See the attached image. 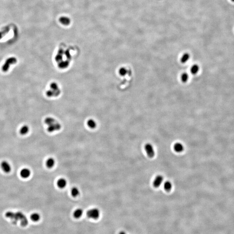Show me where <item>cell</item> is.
I'll list each match as a JSON object with an SVG mask.
<instances>
[{
  "mask_svg": "<svg viewBox=\"0 0 234 234\" xmlns=\"http://www.w3.org/2000/svg\"><path fill=\"white\" fill-rule=\"evenodd\" d=\"M45 124L48 125L47 131L49 133H52L59 131L61 128V125L58 121L52 118H47L45 120Z\"/></svg>",
  "mask_w": 234,
  "mask_h": 234,
  "instance_id": "6da1fadb",
  "label": "cell"
},
{
  "mask_svg": "<svg viewBox=\"0 0 234 234\" xmlns=\"http://www.w3.org/2000/svg\"><path fill=\"white\" fill-rule=\"evenodd\" d=\"M6 216L7 217L11 218V219H15L16 221L20 220L23 226H26L28 223L27 218L21 213H18L17 215H13L11 212L7 213Z\"/></svg>",
  "mask_w": 234,
  "mask_h": 234,
  "instance_id": "7a4b0ae2",
  "label": "cell"
},
{
  "mask_svg": "<svg viewBox=\"0 0 234 234\" xmlns=\"http://www.w3.org/2000/svg\"><path fill=\"white\" fill-rule=\"evenodd\" d=\"M87 216L90 219L97 220L100 217V210L97 208L90 209L87 212Z\"/></svg>",
  "mask_w": 234,
  "mask_h": 234,
  "instance_id": "3957f363",
  "label": "cell"
},
{
  "mask_svg": "<svg viewBox=\"0 0 234 234\" xmlns=\"http://www.w3.org/2000/svg\"><path fill=\"white\" fill-rule=\"evenodd\" d=\"M16 62L17 60L15 57H12L6 60L5 64L3 65V66L2 67V70L4 72H7L10 68V66L12 64H15L16 63Z\"/></svg>",
  "mask_w": 234,
  "mask_h": 234,
  "instance_id": "277c9868",
  "label": "cell"
},
{
  "mask_svg": "<svg viewBox=\"0 0 234 234\" xmlns=\"http://www.w3.org/2000/svg\"><path fill=\"white\" fill-rule=\"evenodd\" d=\"M145 148L148 157L150 158L153 157L155 155V152L152 145L150 143H147L145 145Z\"/></svg>",
  "mask_w": 234,
  "mask_h": 234,
  "instance_id": "5b68a950",
  "label": "cell"
},
{
  "mask_svg": "<svg viewBox=\"0 0 234 234\" xmlns=\"http://www.w3.org/2000/svg\"><path fill=\"white\" fill-rule=\"evenodd\" d=\"M57 186L61 189H63L65 188L67 185V182L66 179L64 178H61L58 179L57 182Z\"/></svg>",
  "mask_w": 234,
  "mask_h": 234,
  "instance_id": "8992f818",
  "label": "cell"
},
{
  "mask_svg": "<svg viewBox=\"0 0 234 234\" xmlns=\"http://www.w3.org/2000/svg\"><path fill=\"white\" fill-rule=\"evenodd\" d=\"M1 167L3 171L5 173L10 172L11 170V167L10 164L7 161H3L1 164Z\"/></svg>",
  "mask_w": 234,
  "mask_h": 234,
  "instance_id": "52a82bcc",
  "label": "cell"
},
{
  "mask_svg": "<svg viewBox=\"0 0 234 234\" xmlns=\"http://www.w3.org/2000/svg\"><path fill=\"white\" fill-rule=\"evenodd\" d=\"M164 180V178L162 176L160 175L157 176L155 178V179L154 181V186L156 188H158V187L161 185V184L162 183L163 181Z\"/></svg>",
  "mask_w": 234,
  "mask_h": 234,
  "instance_id": "ba28073f",
  "label": "cell"
},
{
  "mask_svg": "<svg viewBox=\"0 0 234 234\" xmlns=\"http://www.w3.org/2000/svg\"><path fill=\"white\" fill-rule=\"evenodd\" d=\"M20 174L22 177L26 179L30 176L31 174V171L29 169L25 168L21 170Z\"/></svg>",
  "mask_w": 234,
  "mask_h": 234,
  "instance_id": "9c48e42d",
  "label": "cell"
},
{
  "mask_svg": "<svg viewBox=\"0 0 234 234\" xmlns=\"http://www.w3.org/2000/svg\"><path fill=\"white\" fill-rule=\"evenodd\" d=\"M56 164V161L55 159L52 157H49L46 162V165L48 168H52L54 167Z\"/></svg>",
  "mask_w": 234,
  "mask_h": 234,
  "instance_id": "30bf717a",
  "label": "cell"
},
{
  "mask_svg": "<svg viewBox=\"0 0 234 234\" xmlns=\"http://www.w3.org/2000/svg\"><path fill=\"white\" fill-rule=\"evenodd\" d=\"M83 213V211L82 209H80V208L77 209L73 212V216L76 219H79L82 216Z\"/></svg>",
  "mask_w": 234,
  "mask_h": 234,
  "instance_id": "8fae6325",
  "label": "cell"
},
{
  "mask_svg": "<svg viewBox=\"0 0 234 234\" xmlns=\"http://www.w3.org/2000/svg\"><path fill=\"white\" fill-rule=\"evenodd\" d=\"M60 22L64 25H69L71 22L70 18L66 16H63L60 17L59 19Z\"/></svg>",
  "mask_w": 234,
  "mask_h": 234,
  "instance_id": "7c38bea8",
  "label": "cell"
},
{
  "mask_svg": "<svg viewBox=\"0 0 234 234\" xmlns=\"http://www.w3.org/2000/svg\"><path fill=\"white\" fill-rule=\"evenodd\" d=\"M71 194L73 197H77L80 194V191L77 187H73L71 190Z\"/></svg>",
  "mask_w": 234,
  "mask_h": 234,
  "instance_id": "4fadbf2b",
  "label": "cell"
},
{
  "mask_svg": "<svg viewBox=\"0 0 234 234\" xmlns=\"http://www.w3.org/2000/svg\"><path fill=\"white\" fill-rule=\"evenodd\" d=\"M30 219L32 221L34 222H37L40 219V215L39 213L34 212L30 216Z\"/></svg>",
  "mask_w": 234,
  "mask_h": 234,
  "instance_id": "5bb4252c",
  "label": "cell"
},
{
  "mask_svg": "<svg viewBox=\"0 0 234 234\" xmlns=\"http://www.w3.org/2000/svg\"><path fill=\"white\" fill-rule=\"evenodd\" d=\"M87 124L88 127L91 129H95L97 127V123L96 121L93 119L88 120L87 121Z\"/></svg>",
  "mask_w": 234,
  "mask_h": 234,
  "instance_id": "9a60e30c",
  "label": "cell"
},
{
  "mask_svg": "<svg viewBox=\"0 0 234 234\" xmlns=\"http://www.w3.org/2000/svg\"><path fill=\"white\" fill-rule=\"evenodd\" d=\"M174 149L176 152L180 153L184 151V147L183 145L181 143H176L174 146Z\"/></svg>",
  "mask_w": 234,
  "mask_h": 234,
  "instance_id": "2e32d148",
  "label": "cell"
},
{
  "mask_svg": "<svg viewBox=\"0 0 234 234\" xmlns=\"http://www.w3.org/2000/svg\"><path fill=\"white\" fill-rule=\"evenodd\" d=\"M29 131V128L28 126L27 125H24L21 128L20 132L22 135H25Z\"/></svg>",
  "mask_w": 234,
  "mask_h": 234,
  "instance_id": "e0dca14e",
  "label": "cell"
},
{
  "mask_svg": "<svg viewBox=\"0 0 234 234\" xmlns=\"http://www.w3.org/2000/svg\"><path fill=\"white\" fill-rule=\"evenodd\" d=\"M199 69H200V68L198 65H194L193 66H192V67H191L190 71L192 74L195 75L198 73Z\"/></svg>",
  "mask_w": 234,
  "mask_h": 234,
  "instance_id": "ac0fdd59",
  "label": "cell"
},
{
  "mask_svg": "<svg viewBox=\"0 0 234 234\" xmlns=\"http://www.w3.org/2000/svg\"><path fill=\"white\" fill-rule=\"evenodd\" d=\"M172 187V184L169 181H167L164 183V187L166 191L169 192L171 190Z\"/></svg>",
  "mask_w": 234,
  "mask_h": 234,
  "instance_id": "d6986e66",
  "label": "cell"
},
{
  "mask_svg": "<svg viewBox=\"0 0 234 234\" xmlns=\"http://www.w3.org/2000/svg\"><path fill=\"white\" fill-rule=\"evenodd\" d=\"M189 58H190V56L189 54L187 53L184 54L181 59V62L182 63H186V62L188 61L189 60Z\"/></svg>",
  "mask_w": 234,
  "mask_h": 234,
  "instance_id": "ffe728a7",
  "label": "cell"
},
{
  "mask_svg": "<svg viewBox=\"0 0 234 234\" xmlns=\"http://www.w3.org/2000/svg\"><path fill=\"white\" fill-rule=\"evenodd\" d=\"M181 80L183 82H186L189 79V75L186 73H184L181 76Z\"/></svg>",
  "mask_w": 234,
  "mask_h": 234,
  "instance_id": "44dd1931",
  "label": "cell"
},
{
  "mask_svg": "<svg viewBox=\"0 0 234 234\" xmlns=\"http://www.w3.org/2000/svg\"><path fill=\"white\" fill-rule=\"evenodd\" d=\"M9 31V28L7 27V28L4 29V30H3L0 31V39H2L3 36L4 35L6 34V33H7Z\"/></svg>",
  "mask_w": 234,
  "mask_h": 234,
  "instance_id": "7402d4cb",
  "label": "cell"
},
{
  "mask_svg": "<svg viewBox=\"0 0 234 234\" xmlns=\"http://www.w3.org/2000/svg\"><path fill=\"white\" fill-rule=\"evenodd\" d=\"M120 74L122 75V76H124V75H125L126 73H127V70L126 69H124V68H121V69L120 70Z\"/></svg>",
  "mask_w": 234,
  "mask_h": 234,
  "instance_id": "603a6c76",
  "label": "cell"
},
{
  "mask_svg": "<svg viewBox=\"0 0 234 234\" xmlns=\"http://www.w3.org/2000/svg\"><path fill=\"white\" fill-rule=\"evenodd\" d=\"M119 234H126V233L125 232V231H120V232L119 233Z\"/></svg>",
  "mask_w": 234,
  "mask_h": 234,
  "instance_id": "cb8c5ba5",
  "label": "cell"
},
{
  "mask_svg": "<svg viewBox=\"0 0 234 234\" xmlns=\"http://www.w3.org/2000/svg\"><path fill=\"white\" fill-rule=\"evenodd\" d=\"M231 1H232V2H234V0H231Z\"/></svg>",
  "mask_w": 234,
  "mask_h": 234,
  "instance_id": "d4e9b609",
  "label": "cell"
}]
</instances>
